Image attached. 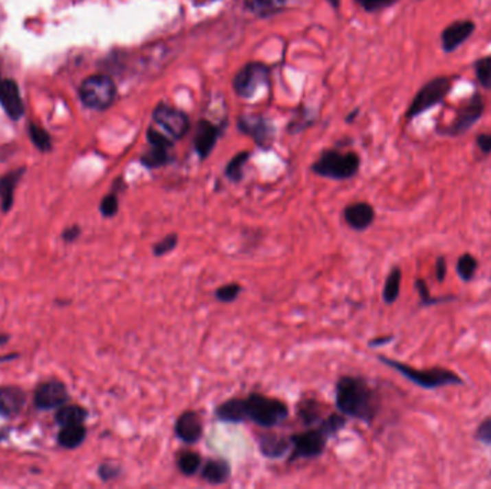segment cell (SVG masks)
<instances>
[{"instance_id":"cell-1","label":"cell","mask_w":491,"mask_h":489,"mask_svg":"<svg viewBox=\"0 0 491 489\" xmlns=\"http://www.w3.org/2000/svg\"><path fill=\"white\" fill-rule=\"evenodd\" d=\"M335 403L343 416L365 423H372L381 407V399L376 390L359 376H342L338 379Z\"/></svg>"},{"instance_id":"cell-2","label":"cell","mask_w":491,"mask_h":489,"mask_svg":"<svg viewBox=\"0 0 491 489\" xmlns=\"http://www.w3.org/2000/svg\"><path fill=\"white\" fill-rule=\"evenodd\" d=\"M243 399L246 422L256 423L260 428L272 429L289 418V407L283 401L267 398L262 393H250Z\"/></svg>"},{"instance_id":"cell-3","label":"cell","mask_w":491,"mask_h":489,"mask_svg":"<svg viewBox=\"0 0 491 489\" xmlns=\"http://www.w3.org/2000/svg\"><path fill=\"white\" fill-rule=\"evenodd\" d=\"M378 360L382 361L384 365L392 368L393 370L400 372L409 382L415 383L422 389H438L448 385H463V379L458 376L455 372L450 369L442 368H431L425 370H418L415 368H411L405 363L398 360H393L385 356H378Z\"/></svg>"},{"instance_id":"cell-4","label":"cell","mask_w":491,"mask_h":489,"mask_svg":"<svg viewBox=\"0 0 491 489\" xmlns=\"http://www.w3.org/2000/svg\"><path fill=\"white\" fill-rule=\"evenodd\" d=\"M361 160L358 154L338 151H325L322 156L312 165V171L319 177L332 180H350L359 171Z\"/></svg>"},{"instance_id":"cell-5","label":"cell","mask_w":491,"mask_h":489,"mask_svg":"<svg viewBox=\"0 0 491 489\" xmlns=\"http://www.w3.org/2000/svg\"><path fill=\"white\" fill-rule=\"evenodd\" d=\"M453 88V82L448 76H438L426 82L415 95L407 110V119H413L422 112L434 108L435 105L444 102L447 95Z\"/></svg>"},{"instance_id":"cell-6","label":"cell","mask_w":491,"mask_h":489,"mask_svg":"<svg viewBox=\"0 0 491 489\" xmlns=\"http://www.w3.org/2000/svg\"><path fill=\"white\" fill-rule=\"evenodd\" d=\"M117 86L106 75H92L87 77L79 89V97L84 105L91 109H106L114 102Z\"/></svg>"},{"instance_id":"cell-7","label":"cell","mask_w":491,"mask_h":489,"mask_svg":"<svg viewBox=\"0 0 491 489\" xmlns=\"http://www.w3.org/2000/svg\"><path fill=\"white\" fill-rule=\"evenodd\" d=\"M289 438L292 442L289 462H295L297 460H313V457L321 456L326 449L328 440L330 439L318 425L313 429L295 433Z\"/></svg>"},{"instance_id":"cell-8","label":"cell","mask_w":491,"mask_h":489,"mask_svg":"<svg viewBox=\"0 0 491 489\" xmlns=\"http://www.w3.org/2000/svg\"><path fill=\"white\" fill-rule=\"evenodd\" d=\"M484 109H486L484 99L479 92H476L466 104H463L457 109L454 119L448 125H446L442 130H438V132L441 135H447V136L464 135L472 125H476L481 119Z\"/></svg>"},{"instance_id":"cell-9","label":"cell","mask_w":491,"mask_h":489,"mask_svg":"<svg viewBox=\"0 0 491 489\" xmlns=\"http://www.w3.org/2000/svg\"><path fill=\"white\" fill-rule=\"evenodd\" d=\"M271 82V71L263 63L250 62L233 79V88L242 98H253Z\"/></svg>"},{"instance_id":"cell-10","label":"cell","mask_w":491,"mask_h":489,"mask_svg":"<svg viewBox=\"0 0 491 489\" xmlns=\"http://www.w3.org/2000/svg\"><path fill=\"white\" fill-rule=\"evenodd\" d=\"M157 131L167 135L172 141L183 138L188 131V118L180 109L160 104L152 112V125Z\"/></svg>"},{"instance_id":"cell-11","label":"cell","mask_w":491,"mask_h":489,"mask_svg":"<svg viewBox=\"0 0 491 489\" xmlns=\"http://www.w3.org/2000/svg\"><path fill=\"white\" fill-rule=\"evenodd\" d=\"M69 402L67 385L59 379H47L41 382L34 392V403L39 410H54Z\"/></svg>"},{"instance_id":"cell-12","label":"cell","mask_w":491,"mask_h":489,"mask_svg":"<svg viewBox=\"0 0 491 489\" xmlns=\"http://www.w3.org/2000/svg\"><path fill=\"white\" fill-rule=\"evenodd\" d=\"M239 128L242 132L255 139L259 147H271L275 135V130L271 121H267L259 115H242L239 118Z\"/></svg>"},{"instance_id":"cell-13","label":"cell","mask_w":491,"mask_h":489,"mask_svg":"<svg viewBox=\"0 0 491 489\" xmlns=\"http://www.w3.org/2000/svg\"><path fill=\"white\" fill-rule=\"evenodd\" d=\"M174 432L184 444H197L204 433V425L200 414L196 410H185L177 418L176 425H174Z\"/></svg>"},{"instance_id":"cell-14","label":"cell","mask_w":491,"mask_h":489,"mask_svg":"<svg viewBox=\"0 0 491 489\" xmlns=\"http://www.w3.org/2000/svg\"><path fill=\"white\" fill-rule=\"evenodd\" d=\"M26 403V393L14 385L0 386V416L13 419L18 416Z\"/></svg>"},{"instance_id":"cell-15","label":"cell","mask_w":491,"mask_h":489,"mask_svg":"<svg viewBox=\"0 0 491 489\" xmlns=\"http://www.w3.org/2000/svg\"><path fill=\"white\" fill-rule=\"evenodd\" d=\"M474 30H476V25L471 21H458L451 23L441 34L442 49L446 52H454L471 38Z\"/></svg>"},{"instance_id":"cell-16","label":"cell","mask_w":491,"mask_h":489,"mask_svg":"<svg viewBox=\"0 0 491 489\" xmlns=\"http://www.w3.org/2000/svg\"><path fill=\"white\" fill-rule=\"evenodd\" d=\"M259 451L264 457L269 460H279V457L286 456L292 451L290 438L275 432H264L258 436Z\"/></svg>"},{"instance_id":"cell-17","label":"cell","mask_w":491,"mask_h":489,"mask_svg":"<svg viewBox=\"0 0 491 489\" xmlns=\"http://www.w3.org/2000/svg\"><path fill=\"white\" fill-rule=\"evenodd\" d=\"M0 104H2L8 117L14 121H18L25 114L19 88L12 79H5L0 82Z\"/></svg>"},{"instance_id":"cell-18","label":"cell","mask_w":491,"mask_h":489,"mask_svg":"<svg viewBox=\"0 0 491 489\" xmlns=\"http://www.w3.org/2000/svg\"><path fill=\"white\" fill-rule=\"evenodd\" d=\"M346 224L355 231H363L372 226L375 219V210L368 202H355L347 205L343 211Z\"/></svg>"},{"instance_id":"cell-19","label":"cell","mask_w":491,"mask_h":489,"mask_svg":"<svg viewBox=\"0 0 491 489\" xmlns=\"http://www.w3.org/2000/svg\"><path fill=\"white\" fill-rule=\"evenodd\" d=\"M220 131L209 121H200L197 125V132L194 136V148L200 156V160H205L214 150Z\"/></svg>"},{"instance_id":"cell-20","label":"cell","mask_w":491,"mask_h":489,"mask_svg":"<svg viewBox=\"0 0 491 489\" xmlns=\"http://www.w3.org/2000/svg\"><path fill=\"white\" fill-rule=\"evenodd\" d=\"M200 477L212 485H223L231 477V466L225 460H209L201 465Z\"/></svg>"},{"instance_id":"cell-21","label":"cell","mask_w":491,"mask_h":489,"mask_svg":"<svg viewBox=\"0 0 491 489\" xmlns=\"http://www.w3.org/2000/svg\"><path fill=\"white\" fill-rule=\"evenodd\" d=\"M23 172L25 168H18L5 174L3 177H0V205H2L3 213H9L13 207L14 189L22 180Z\"/></svg>"},{"instance_id":"cell-22","label":"cell","mask_w":491,"mask_h":489,"mask_svg":"<svg viewBox=\"0 0 491 489\" xmlns=\"http://www.w3.org/2000/svg\"><path fill=\"white\" fill-rule=\"evenodd\" d=\"M214 415L220 422L225 423H244V399L243 398H231L220 403Z\"/></svg>"},{"instance_id":"cell-23","label":"cell","mask_w":491,"mask_h":489,"mask_svg":"<svg viewBox=\"0 0 491 489\" xmlns=\"http://www.w3.org/2000/svg\"><path fill=\"white\" fill-rule=\"evenodd\" d=\"M87 433L85 423L62 426L60 432L58 433V444L63 449H76L84 444Z\"/></svg>"},{"instance_id":"cell-24","label":"cell","mask_w":491,"mask_h":489,"mask_svg":"<svg viewBox=\"0 0 491 489\" xmlns=\"http://www.w3.org/2000/svg\"><path fill=\"white\" fill-rule=\"evenodd\" d=\"M88 410L79 405H63L60 406L56 414H55V422L62 426L68 425H78V423H85L88 418Z\"/></svg>"},{"instance_id":"cell-25","label":"cell","mask_w":491,"mask_h":489,"mask_svg":"<svg viewBox=\"0 0 491 489\" xmlns=\"http://www.w3.org/2000/svg\"><path fill=\"white\" fill-rule=\"evenodd\" d=\"M290 0H244V6L258 16H271L288 6Z\"/></svg>"},{"instance_id":"cell-26","label":"cell","mask_w":491,"mask_h":489,"mask_svg":"<svg viewBox=\"0 0 491 489\" xmlns=\"http://www.w3.org/2000/svg\"><path fill=\"white\" fill-rule=\"evenodd\" d=\"M297 415L300 420L304 422V425L313 426V425H318L323 419L322 418L323 409L318 401L305 399L297 406Z\"/></svg>"},{"instance_id":"cell-27","label":"cell","mask_w":491,"mask_h":489,"mask_svg":"<svg viewBox=\"0 0 491 489\" xmlns=\"http://www.w3.org/2000/svg\"><path fill=\"white\" fill-rule=\"evenodd\" d=\"M203 457L193 451H181L177 455V468L184 477H194L200 472Z\"/></svg>"},{"instance_id":"cell-28","label":"cell","mask_w":491,"mask_h":489,"mask_svg":"<svg viewBox=\"0 0 491 489\" xmlns=\"http://www.w3.org/2000/svg\"><path fill=\"white\" fill-rule=\"evenodd\" d=\"M171 148L151 145V148L141 156V164L147 168H160L172 161V156L170 155Z\"/></svg>"},{"instance_id":"cell-29","label":"cell","mask_w":491,"mask_h":489,"mask_svg":"<svg viewBox=\"0 0 491 489\" xmlns=\"http://www.w3.org/2000/svg\"><path fill=\"white\" fill-rule=\"evenodd\" d=\"M401 278H402L401 268L393 267L385 280V286L382 291V298L387 305H393L398 300L400 290H401Z\"/></svg>"},{"instance_id":"cell-30","label":"cell","mask_w":491,"mask_h":489,"mask_svg":"<svg viewBox=\"0 0 491 489\" xmlns=\"http://www.w3.org/2000/svg\"><path fill=\"white\" fill-rule=\"evenodd\" d=\"M250 154L249 152H240L237 154L236 156L231 158V161L227 164L226 167V177L233 181V182H239L243 180L244 172H243V167L246 165V163L249 161Z\"/></svg>"},{"instance_id":"cell-31","label":"cell","mask_w":491,"mask_h":489,"mask_svg":"<svg viewBox=\"0 0 491 489\" xmlns=\"http://www.w3.org/2000/svg\"><path fill=\"white\" fill-rule=\"evenodd\" d=\"M474 72H476L479 84L484 89L491 91V56L477 59L474 63Z\"/></svg>"},{"instance_id":"cell-32","label":"cell","mask_w":491,"mask_h":489,"mask_svg":"<svg viewBox=\"0 0 491 489\" xmlns=\"http://www.w3.org/2000/svg\"><path fill=\"white\" fill-rule=\"evenodd\" d=\"M479 263L471 254H463L457 261V274L464 281H470L477 272Z\"/></svg>"},{"instance_id":"cell-33","label":"cell","mask_w":491,"mask_h":489,"mask_svg":"<svg viewBox=\"0 0 491 489\" xmlns=\"http://www.w3.org/2000/svg\"><path fill=\"white\" fill-rule=\"evenodd\" d=\"M29 136L32 142L36 145V148H39L42 152H46L52 148V141L49 134L35 123L29 125Z\"/></svg>"},{"instance_id":"cell-34","label":"cell","mask_w":491,"mask_h":489,"mask_svg":"<svg viewBox=\"0 0 491 489\" xmlns=\"http://www.w3.org/2000/svg\"><path fill=\"white\" fill-rule=\"evenodd\" d=\"M242 290H243V287L239 283H229V284H225V286H220L216 290L214 297L221 303H233L234 300L239 298Z\"/></svg>"},{"instance_id":"cell-35","label":"cell","mask_w":491,"mask_h":489,"mask_svg":"<svg viewBox=\"0 0 491 489\" xmlns=\"http://www.w3.org/2000/svg\"><path fill=\"white\" fill-rule=\"evenodd\" d=\"M179 246V235L177 234H168L165 235L164 239H161L160 241H157L152 246V254L155 257H164L170 252H172L174 250L177 248Z\"/></svg>"},{"instance_id":"cell-36","label":"cell","mask_w":491,"mask_h":489,"mask_svg":"<svg viewBox=\"0 0 491 489\" xmlns=\"http://www.w3.org/2000/svg\"><path fill=\"white\" fill-rule=\"evenodd\" d=\"M119 210V200H118V194L114 191L111 194H106L100 204V213L102 217L105 218H113L118 214Z\"/></svg>"},{"instance_id":"cell-37","label":"cell","mask_w":491,"mask_h":489,"mask_svg":"<svg viewBox=\"0 0 491 489\" xmlns=\"http://www.w3.org/2000/svg\"><path fill=\"white\" fill-rule=\"evenodd\" d=\"M417 290L420 293V297H421V303L424 306H429V305H434V303H441V302H447V300H451L454 297H441V298H434L430 296V291H429V286H426V283L424 280H417Z\"/></svg>"},{"instance_id":"cell-38","label":"cell","mask_w":491,"mask_h":489,"mask_svg":"<svg viewBox=\"0 0 491 489\" xmlns=\"http://www.w3.org/2000/svg\"><path fill=\"white\" fill-rule=\"evenodd\" d=\"M121 466L119 465H114V464H101L98 466V477L101 478V481L104 482H109L118 479L121 475Z\"/></svg>"},{"instance_id":"cell-39","label":"cell","mask_w":491,"mask_h":489,"mask_svg":"<svg viewBox=\"0 0 491 489\" xmlns=\"http://www.w3.org/2000/svg\"><path fill=\"white\" fill-rule=\"evenodd\" d=\"M397 0H356V3L361 5L367 12H379L392 6Z\"/></svg>"},{"instance_id":"cell-40","label":"cell","mask_w":491,"mask_h":489,"mask_svg":"<svg viewBox=\"0 0 491 489\" xmlns=\"http://www.w3.org/2000/svg\"><path fill=\"white\" fill-rule=\"evenodd\" d=\"M476 438L477 440L483 442L486 445H491V418L484 419L477 428L476 432Z\"/></svg>"},{"instance_id":"cell-41","label":"cell","mask_w":491,"mask_h":489,"mask_svg":"<svg viewBox=\"0 0 491 489\" xmlns=\"http://www.w3.org/2000/svg\"><path fill=\"white\" fill-rule=\"evenodd\" d=\"M81 232H82L81 227H79V226H71V227L63 230L62 239H63V241H67V243H73L75 240L79 239V235H81Z\"/></svg>"},{"instance_id":"cell-42","label":"cell","mask_w":491,"mask_h":489,"mask_svg":"<svg viewBox=\"0 0 491 489\" xmlns=\"http://www.w3.org/2000/svg\"><path fill=\"white\" fill-rule=\"evenodd\" d=\"M447 276V263L444 257H438V260L435 261V277L439 283L444 281Z\"/></svg>"},{"instance_id":"cell-43","label":"cell","mask_w":491,"mask_h":489,"mask_svg":"<svg viewBox=\"0 0 491 489\" xmlns=\"http://www.w3.org/2000/svg\"><path fill=\"white\" fill-rule=\"evenodd\" d=\"M477 147L483 154H490L491 152V134H481L476 139Z\"/></svg>"},{"instance_id":"cell-44","label":"cell","mask_w":491,"mask_h":489,"mask_svg":"<svg viewBox=\"0 0 491 489\" xmlns=\"http://www.w3.org/2000/svg\"><path fill=\"white\" fill-rule=\"evenodd\" d=\"M393 340V336H385V337H378V339H374L369 342V346L372 347H376V346H382V344H387L389 342Z\"/></svg>"},{"instance_id":"cell-45","label":"cell","mask_w":491,"mask_h":489,"mask_svg":"<svg viewBox=\"0 0 491 489\" xmlns=\"http://www.w3.org/2000/svg\"><path fill=\"white\" fill-rule=\"evenodd\" d=\"M19 357V355L18 353H14V355H6V356H3V357H0V361H9V360H13V359H18Z\"/></svg>"},{"instance_id":"cell-46","label":"cell","mask_w":491,"mask_h":489,"mask_svg":"<svg viewBox=\"0 0 491 489\" xmlns=\"http://www.w3.org/2000/svg\"><path fill=\"white\" fill-rule=\"evenodd\" d=\"M9 340H10L9 335H5V333H0V346H3V344H6V343H8Z\"/></svg>"}]
</instances>
